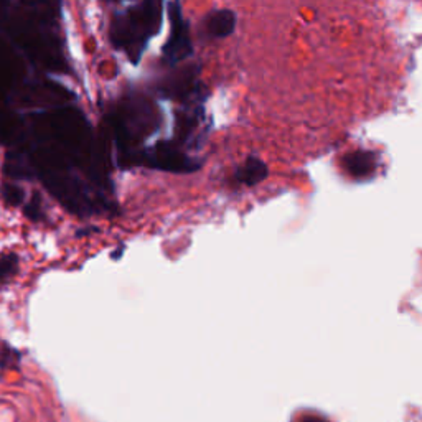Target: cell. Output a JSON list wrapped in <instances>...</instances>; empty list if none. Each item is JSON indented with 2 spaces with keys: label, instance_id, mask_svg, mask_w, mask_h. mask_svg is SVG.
Returning a JSON list of instances; mask_svg holds the SVG:
<instances>
[{
  "label": "cell",
  "instance_id": "7a4b0ae2",
  "mask_svg": "<svg viewBox=\"0 0 422 422\" xmlns=\"http://www.w3.org/2000/svg\"><path fill=\"white\" fill-rule=\"evenodd\" d=\"M112 137L121 156L133 152V145L151 135L157 127L156 109L145 98L130 96L109 117Z\"/></svg>",
  "mask_w": 422,
  "mask_h": 422
},
{
  "label": "cell",
  "instance_id": "3957f363",
  "mask_svg": "<svg viewBox=\"0 0 422 422\" xmlns=\"http://www.w3.org/2000/svg\"><path fill=\"white\" fill-rule=\"evenodd\" d=\"M122 167L144 165L149 169L175 172V174H192L199 169V163L185 153L172 140H162L145 151H133L121 157Z\"/></svg>",
  "mask_w": 422,
  "mask_h": 422
},
{
  "label": "cell",
  "instance_id": "5b68a950",
  "mask_svg": "<svg viewBox=\"0 0 422 422\" xmlns=\"http://www.w3.org/2000/svg\"><path fill=\"white\" fill-rule=\"evenodd\" d=\"M199 88V81H198V70L195 68V65L185 68V70H180L174 73V75L169 76L162 81V84L158 86V91H160L162 96L169 98V99H175V101H187L192 96H195Z\"/></svg>",
  "mask_w": 422,
  "mask_h": 422
},
{
  "label": "cell",
  "instance_id": "8992f818",
  "mask_svg": "<svg viewBox=\"0 0 422 422\" xmlns=\"http://www.w3.org/2000/svg\"><path fill=\"white\" fill-rule=\"evenodd\" d=\"M236 13L229 8H218L206 15L205 30L213 38H226L236 30Z\"/></svg>",
  "mask_w": 422,
  "mask_h": 422
},
{
  "label": "cell",
  "instance_id": "6da1fadb",
  "mask_svg": "<svg viewBox=\"0 0 422 422\" xmlns=\"http://www.w3.org/2000/svg\"><path fill=\"white\" fill-rule=\"evenodd\" d=\"M160 25L162 3L147 0L116 13L109 29V40L114 48L127 54L130 63L137 65L149 40L160 31Z\"/></svg>",
  "mask_w": 422,
  "mask_h": 422
},
{
  "label": "cell",
  "instance_id": "7c38bea8",
  "mask_svg": "<svg viewBox=\"0 0 422 422\" xmlns=\"http://www.w3.org/2000/svg\"><path fill=\"white\" fill-rule=\"evenodd\" d=\"M2 192H3V197H6V202L12 206L18 205V203H22V199H24V198H22V197H24V192H22V188L13 187V185H3Z\"/></svg>",
  "mask_w": 422,
  "mask_h": 422
},
{
  "label": "cell",
  "instance_id": "4fadbf2b",
  "mask_svg": "<svg viewBox=\"0 0 422 422\" xmlns=\"http://www.w3.org/2000/svg\"><path fill=\"white\" fill-rule=\"evenodd\" d=\"M299 422H332V421L325 419V417H322V416H315V414H306V416H302L301 419H299Z\"/></svg>",
  "mask_w": 422,
  "mask_h": 422
},
{
  "label": "cell",
  "instance_id": "ba28073f",
  "mask_svg": "<svg viewBox=\"0 0 422 422\" xmlns=\"http://www.w3.org/2000/svg\"><path fill=\"white\" fill-rule=\"evenodd\" d=\"M267 165L261 158L249 157L246 162L234 172L233 183L234 185H244V187H256L262 180L267 179Z\"/></svg>",
  "mask_w": 422,
  "mask_h": 422
},
{
  "label": "cell",
  "instance_id": "277c9868",
  "mask_svg": "<svg viewBox=\"0 0 422 422\" xmlns=\"http://www.w3.org/2000/svg\"><path fill=\"white\" fill-rule=\"evenodd\" d=\"M170 33L162 48V61L167 66H175L185 61L193 53L192 36H190L188 22L183 17V8L180 2L169 3Z\"/></svg>",
  "mask_w": 422,
  "mask_h": 422
},
{
  "label": "cell",
  "instance_id": "30bf717a",
  "mask_svg": "<svg viewBox=\"0 0 422 422\" xmlns=\"http://www.w3.org/2000/svg\"><path fill=\"white\" fill-rule=\"evenodd\" d=\"M24 213H25V216L31 221H42L43 220L45 215H43V210H42V198H40L38 193H35L33 197H31L30 203L25 206Z\"/></svg>",
  "mask_w": 422,
  "mask_h": 422
},
{
  "label": "cell",
  "instance_id": "9c48e42d",
  "mask_svg": "<svg viewBox=\"0 0 422 422\" xmlns=\"http://www.w3.org/2000/svg\"><path fill=\"white\" fill-rule=\"evenodd\" d=\"M18 272V256L15 253H8L0 256V282L12 279Z\"/></svg>",
  "mask_w": 422,
  "mask_h": 422
},
{
  "label": "cell",
  "instance_id": "8fae6325",
  "mask_svg": "<svg viewBox=\"0 0 422 422\" xmlns=\"http://www.w3.org/2000/svg\"><path fill=\"white\" fill-rule=\"evenodd\" d=\"M18 353L7 343L0 342V368H13L18 361Z\"/></svg>",
  "mask_w": 422,
  "mask_h": 422
},
{
  "label": "cell",
  "instance_id": "52a82bcc",
  "mask_svg": "<svg viewBox=\"0 0 422 422\" xmlns=\"http://www.w3.org/2000/svg\"><path fill=\"white\" fill-rule=\"evenodd\" d=\"M378 165V158L373 152L355 151L343 157V167L353 179H366L373 175Z\"/></svg>",
  "mask_w": 422,
  "mask_h": 422
}]
</instances>
